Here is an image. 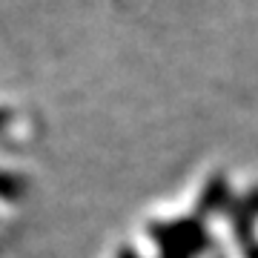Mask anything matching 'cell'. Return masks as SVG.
<instances>
[{"instance_id":"3957f363","label":"cell","mask_w":258,"mask_h":258,"mask_svg":"<svg viewBox=\"0 0 258 258\" xmlns=\"http://www.w3.org/2000/svg\"><path fill=\"white\" fill-rule=\"evenodd\" d=\"M230 204V184H227V178L215 175L207 184V189L201 192V204H198V215H210V212L221 210Z\"/></svg>"},{"instance_id":"277c9868","label":"cell","mask_w":258,"mask_h":258,"mask_svg":"<svg viewBox=\"0 0 258 258\" xmlns=\"http://www.w3.org/2000/svg\"><path fill=\"white\" fill-rule=\"evenodd\" d=\"M18 192H20L18 175H3V172H0V195H3V198H12V195H18Z\"/></svg>"},{"instance_id":"7a4b0ae2","label":"cell","mask_w":258,"mask_h":258,"mask_svg":"<svg viewBox=\"0 0 258 258\" xmlns=\"http://www.w3.org/2000/svg\"><path fill=\"white\" fill-rule=\"evenodd\" d=\"M230 215H232V227H235L238 241L249 244V238H252V224H255V218H258V189L244 195L241 201H232Z\"/></svg>"},{"instance_id":"6da1fadb","label":"cell","mask_w":258,"mask_h":258,"mask_svg":"<svg viewBox=\"0 0 258 258\" xmlns=\"http://www.w3.org/2000/svg\"><path fill=\"white\" fill-rule=\"evenodd\" d=\"M152 238L161 244V258H198L210 247V235L201 218H186L175 224H155Z\"/></svg>"},{"instance_id":"8992f818","label":"cell","mask_w":258,"mask_h":258,"mask_svg":"<svg viewBox=\"0 0 258 258\" xmlns=\"http://www.w3.org/2000/svg\"><path fill=\"white\" fill-rule=\"evenodd\" d=\"M118 258H141V255L135 252V249H129V247H126V249H120V255H118Z\"/></svg>"},{"instance_id":"5b68a950","label":"cell","mask_w":258,"mask_h":258,"mask_svg":"<svg viewBox=\"0 0 258 258\" xmlns=\"http://www.w3.org/2000/svg\"><path fill=\"white\" fill-rule=\"evenodd\" d=\"M244 258H258V244H252V247L244 249Z\"/></svg>"}]
</instances>
